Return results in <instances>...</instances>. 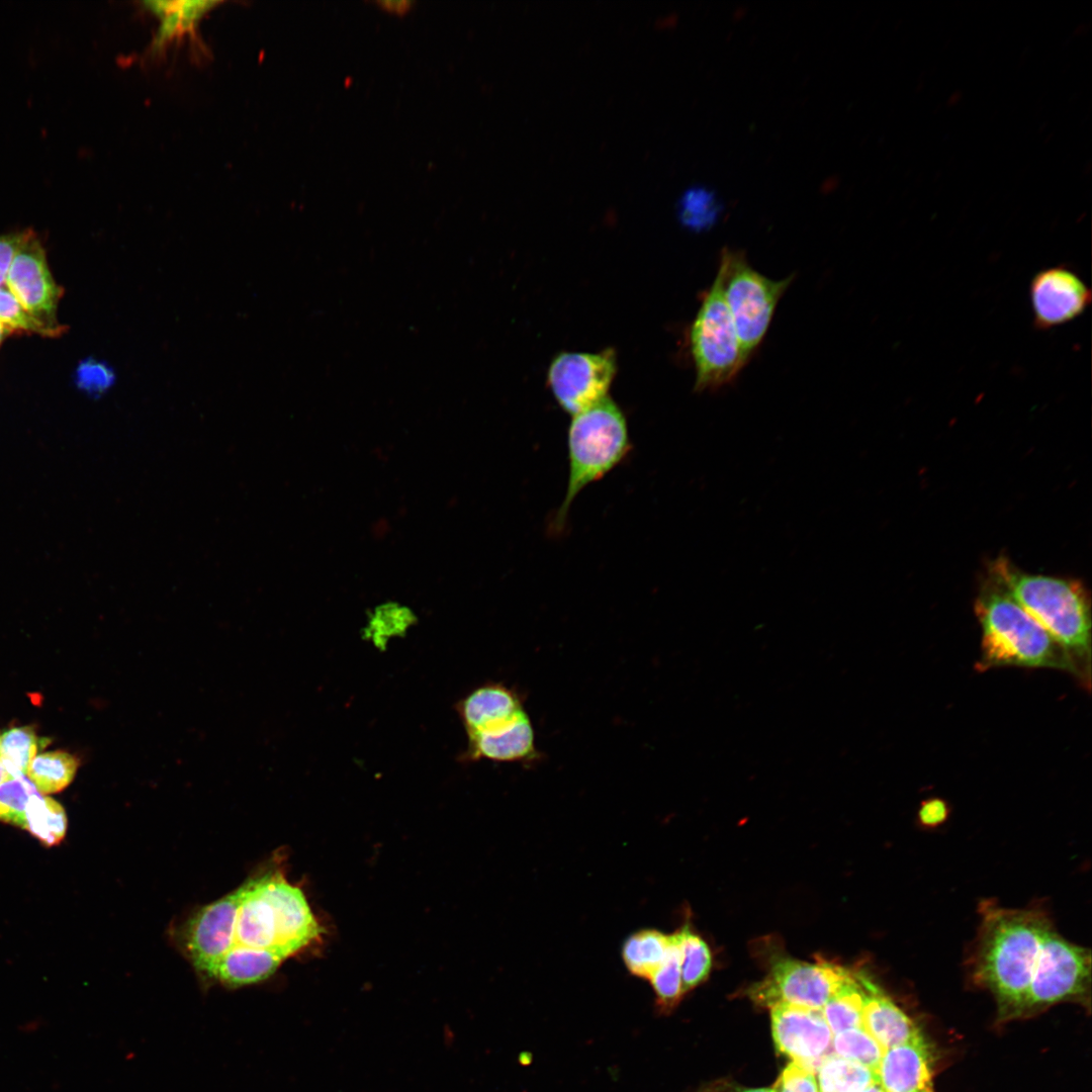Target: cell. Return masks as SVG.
<instances>
[{"label": "cell", "instance_id": "ffe728a7", "mask_svg": "<svg viewBox=\"0 0 1092 1092\" xmlns=\"http://www.w3.org/2000/svg\"><path fill=\"white\" fill-rule=\"evenodd\" d=\"M670 944L671 934L656 929L636 931L623 943V962L633 976L648 980L665 960Z\"/></svg>", "mask_w": 1092, "mask_h": 1092}, {"label": "cell", "instance_id": "44dd1931", "mask_svg": "<svg viewBox=\"0 0 1092 1092\" xmlns=\"http://www.w3.org/2000/svg\"><path fill=\"white\" fill-rule=\"evenodd\" d=\"M866 989L859 971H852L821 1009L832 1033L862 1026Z\"/></svg>", "mask_w": 1092, "mask_h": 1092}, {"label": "cell", "instance_id": "484cf974", "mask_svg": "<svg viewBox=\"0 0 1092 1092\" xmlns=\"http://www.w3.org/2000/svg\"><path fill=\"white\" fill-rule=\"evenodd\" d=\"M680 949L676 932L671 934V944L665 960L648 979L655 994L656 1007L661 1012L671 1011L685 994L681 984Z\"/></svg>", "mask_w": 1092, "mask_h": 1092}, {"label": "cell", "instance_id": "f546056e", "mask_svg": "<svg viewBox=\"0 0 1092 1092\" xmlns=\"http://www.w3.org/2000/svg\"><path fill=\"white\" fill-rule=\"evenodd\" d=\"M37 793L24 775L12 776L0 784V821L22 828L27 805Z\"/></svg>", "mask_w": 1092, "mask_h": 1092}, {"label": "cell", "instance_id": "8992f818", "mask_svg": "<svg viewBox=\"0 0 1092 1092\" xmlns=\"http://www.w3.org/2000/svg\"><path fill=\"white\" fill-rule=\"evenodd\" d=\"M718 269L722 273L725 302L749 360L762 343L793 276L772 280L756 271L743 252L730 249L722 250Z\"/></svg>", "mask_w": 1092, "mask_h": 1092}, {"label": "cell", "instance_id": "2e32d148", "mask_svg": "<svg viewBox=\"0 0 1092 1092\" xmlns=\"http://www.w3.org/2000/svg\"><path fill=\"white\" fill-rule=\"evenodd\" d=\"M467 734L503 726L526 710L522 696L502 682H488L471 691L456 705Z\"/></svg>", "mask_w": 1092, "mask_h": 1092}, {"label": "cell", "instance_id": "83f0119b", "mask_svg": "<svg viewBox=\"0 0 1092 1092\" xmlns=\"http://www.w3.org/2000/svg\"><path fill=\"white\" fill-rule=\"evenodd\" d=\"M832 1048L835 1055L858 1063L873 1071L877 1069L885 1052L862 1026L835 1033Z\"/></svg>", "mask_w": 1092, "mask_h": 1092}, {"label": "cell", "instance_id": "6da1fadb", "mask_svg": "<svg viewBox=\"0 0 1092 1092\" xmlns=\"http://www.w3.org/2000/svg\"><path fill=\"white\" fill-rule=\"evenodd\" d=\"M981 923L969 956L972 980L995 997L1002 1016L1020 1015L1046 931L1054 925L1041 906L979 907Z\"/></svg>", "mask_w": 1092, "mask_h": 1092}, {"label": "cell", "instance_id": "e575fe53", "mask_svg": "<svg viewBox=\"0 0 1092 1092\" xmlns=\"http://www.w3.org/2000/svg\"><path fill=\"white\" fill-rule=\"evenodd\" d=\"M23 236L24 231L0 235V286L6 281L7 273Z\"/></svg>", "mask_w": 1092, "mask_h": 1092}, {"label": "cell", "instance_id": "9a60e30c", "mask_svg": "<svg viewBox=\"0 0 1092 1092\" xmlns=\"http://www.w3.org/2000/svg\"><path fill=\"white\" fill-rule=\"evenodd\" d=\"M467 736L466 760L484 758L503 762H532L540 757L534 727L527 711L503 726Z\"/></svg>", "mask_w": 1092, "mask_h": 1092}, {"label": "cell", "instance_id": "8fae6325", "mask_svg": "<svg viewBox=\"0 0 1092 1092\" xmlns=\"http://www.w3.org/2000/svg\"><path fill=\"white\" fill-rule=\"evenodd\" d=\"M1029 299L1034 328L1048 331L1082 315L1091 304L1092 293L1074 269L1058 265L1033 275Z\"/></svg>", "mask_w": 1092, "mask_h": 1092}, {"label": "cell", "instance_id": "3957f363", "mask_svg": "<svg viewBox=\"0 0 1092 1092\" xmlns=\"http://www.w3.org/2000/svg\"><path fill=\"white\" fill-rule=\"evenodd\" d=\"M975 613L982 629L977 669L1019 666L1078 672L1063 647L991 573L980 587Z\"/></svg>", "mask_w": 1092, "mask_h": 1092}, {"label": "cell", "instance_id": "1f68e13d", "mask_svg": "<svg viewBox=\"0 0 1092 1092\" xmlns=\"http://www.w3.org/2000/svg\"><path fill=\"white\" fill-rule=\"evenodd\" d=\"M73 381L75 386L91 397H99L110 389L115 381V374L106 362L88 357L75 368Z\"/></svg>", "mask_w": 1092, "mask_h": 1092}, {"label": "cell", "instance_id": "d6986e66", "mask_svg": "<svg viewBox=\"0 0 1092 1092\" xmlns=\"http://www.w3.org/2000/svg\"><path fill=\"white\" fill-rule=\"evenodd\" d=\"M282 961L269 950L233 946L219 961L210 980L232 988L255 984L272 976Z\"/></svg>", "mask_w": 1092, "mask_h": 1092}, {"label": "cell", "instance_id": "f1b7e54d", "mask_svg": "<svg viewBox=\"0 0 1092 1092\" xmlns=\"http://www.w3.org/2000/svg\"><path fill=\"white\" fill-rule=\"evenodd\" d=\"M719 211L720 203L715 193L706 187H691L678 200L679 218L690 228L704 229L713 224Z\"/></svg>", "mask_w": 1092, "mask_h": 1092}, {"label": "cell", "instance_id": "30bf717a", "mask_svg": "<svg viewBox=\"0 0 1092 1092\" xmlns=\"http://www.w3.org/2000/svg\"><path fill=\"white\" fill-rule=\"evenodd\" d=\"M616 371L611 349L600 353L559 354L551 363L548 382L559 405L576 415L605 398Z\"/></svg>", "mask_w": 1092, "mask_h": 1092}, {"label": "cell", "instance_id": "4316f807", "mask_svg": "<svg viewBox=\"0 0 1092 1092\" xmlns=\"http://www.w3.org/2000/svg\"><path fill=\"white\" fill-rule=\"evenodd\" d=\"M41 746V739L31 726H17L0 733V761L12 776L26 775Z\"/></svg>", "mask_w": 1092, "mask_h": 1092}, {"label": "cell", "instance_id": "5bb4252c", "mask_svg": "<svg viewBox=\"0 0 1092 1092\" xmlns=\"http://www.w3.org/2000/svg\"><path fill=\"white\" fill-rule=\"evenodd\" d=\"M931 1052L922 1033L886 1050L875 1070L884 1092H932Z\"/></svg>", "mask_w": 1092, "mask_h": 1092}, {"label": "cell", "instance_id": "52a82bcc", "mask_svg": "<svg viewBox=\"0 0 1092 1092\" xmlns=\"http://www.w3.org/2000/svg\"><path fill=\"white\" fill-rule=\"evenodd\" d=\"M1091 983V951L1051 926L1036 959L1020 1014L1064 1001H1085Z\"/></svg>", "mask_w": 1092, "mask_h": 1092}, {"label": "cell", "instance_id": "f35d334b", "mask_svg": "<svg viewBox=\"0 0 1092 1092\" xmlns=\"http://www.w3.org/2000/svg\"><path fill=\"white\" fill-rule=\"evenodd\" d=\"M11 335H13V333L9 329H7L6 327H4L3 325L0 324V347H1L2 343L4 342V340L6 338H8L9 336H11Z\"/></svg>", "mask_w": 1092, "mask_h": 1092}, {"label": "cell", "instance_id": "e0dca14e", "mask_svg": "<svg viewBox=\"0 0 1092 1092\" xmlns=\"http://www.w3.org/2000/svg\"><path fill=\"white\" fill-rule=\"evenodd\" d=\"M219 4V1L209 0L141 2L142 8L159 20L147 53L152 58L161 57L169 44L180 41L184 36L197 43L200 20Z\"/></svg>", "mask_w": 1092, "mask_h": 1092}, {"label": "cell", "instance_id": "836d02e7", "mask_svg": "<svg viewBox=\"0 0 1092 1092\" xmlns=\"http://www.w3.org/2000/svg\"><path fill=\"white\" fill-rule=\"evenodd\" d=\"M950 814L948 803L938 797L923 800L917 811L920 826L933 829L943 824Z\"/></svg>", "mask_w": 1092, "mask_h": 1092}, {"label": "cell", "instance_id": "277c9868", "mask_svg": "<svg viewBox=\"0 0 1092 1092\" xmlns=\"http://www.w3.org/2000/svg\"><path fill=\"white\" fill-rule=\"evenodd\" d=\"M630 446L625 416L610 397L572 416L567 434V486L553 519L555 532L564 528L577 495L617 467Z\"/></svg>", "mask_w": 1092, "mask_h": 1092}, {"label": "cell", "instance_id": "d590c367", "mask_svg": "<svg viewBox=\"0 0 1092 1092\" xmlns=\"http://www.w3.org/2000/svg\"><path fill=\"white\" fill-rule=\"evenodd\" d=\"M376 2L380 6L395 12H405L415 3L412 0H377Z\"/></svg>", "mask_w": 1092, "mask_h": 1092}, {"label": "cell", "instance_id": "5b68a950", "mask_svg": "<svg viewBox=\"0 0 1092 1092\" xmlns=\"http://www.w3.org/2000/svg\"><path fill=\"white\" fill-rule=\"evenodd\" d=\"M689 341L698 391H714L729 384L748 361L724 299L719 269L704 293L690 328Z\"/></svg>", "mask_w": 1092, "mask_h": 1092}, {"label": "cell", "instance_id": "cb8c5ba5", "mask_svg": "<svg viewBox=\"0 0 1092 1092\" xmlns=\"http://www.w3.org/2000/svg\"><path fill=\"white\" fill-rule=\"evenodd\" d=\"M22 829L47 846L59 844L67 830L63 806L51 797L35 793L27 805Z\"/></svg>", "mask_w": 1092, "mask_h": 1092}, {"label": "cell", "instance_id": "4dcf8cb0", "mask_svg": "<svg viewBox=\"0 0 1092 1092\" xmlns=\"http://www.w3.org/2000/svg\"><path fill=\"white\" fill-rule=\"evenodd\" d=\"M0 324L13 334L38 335L58 338L61 334L32 316L9 291L0 286Z\"/></svg>", "mask_w": 1092, "mask_h": 1092}, {"label": "cell", "instance_id": "603a6c76", "mask_svg": "<svg viewBox=\"0 0 1092 1092\" xmlns=\"http://www.w3.org/2000/svg\"><path fill=\"white\" fill-rule=\"evenodd\" d=\"M80 759L67 751L55 750L35 755L26 776L41 795L59 793L74 780Z\"/></svg>", "mask_w": 1092, "mask_h": 1092}, {"label": "cell", "instance_id": "74e56055", "mask_svg": "<svg viewBox=\"0 0 1092 1092\" xmlns=\"http://www.w3.org/2000/svg\"><path fill=\"white\" fill-rule=\"evenodd\" d=\"M11 777H12V775L4 766V764L0 761V784L3 783L4 781L8 780Z\"/></svg>", "mask_w": 1092, "mask_h": 1092}, {"label": "cell", "instance_id": "4fadbf2b", "mask_svg": "<svg viewBox=\"0 0 1092 1092\" xmlns=\"http://www.w3.org/2000/svg\"><path fill=\"white\" fill-rule=\"evenodd\" d=\"M238 902L236 890L201 908L187 923L186 952L196 971L208 979L234 944Z\"/></svg>", "mask_w": 1092, "mask_h": 1092}, {"label": "cell", "instance_id": "8d00e7d4", "mask_svg": "<svg viewBox=\"0 0 1092 1092\" xmlns=\"http://www.w3.org/2000/svg\"><path fill=\"white\" fill-rule=\"evenodd\" d=\"M705 1092H774V1090L767 1088H743L733 1085L720 1084Z\"/></svg>", "mask_w": 1092, "mask_h": 1092}, {"label": "cell", "instance_id": "7a4b0ae2", "mask_svg": "<svg viewBox=\"0 0 1092 1092\" xmlns=\"http://www.w3.org/2000/svg\"><path fill=\"white\" fill-rule=\"evenodd\" d=\"M1013 599L1063 647L1089 688L1091 665V608L1089 596L1077 580L1028 574L1005 557L989 567Z\"/></svg>", "mask_w": 1092, "mask_h": 1092}, {"label": "cell", "instance_id": "d4e9b609", "mask_svg": "<svg viewBox=\"0 0 1092 1092\" xmlns=\"http://www.w3.org/2000/svg\"><path fill=\"white\" fill-rule=\"evenodd\" d=\"M680 949L682 991L687 993L707 979L712 967V953L706 941L689 924L676 931Z\"/></svg>", "mask_w": 1092, "mask_h": 1092}, {"label": "cell", "instance_id": "ac0fdd59", "mask_svg": "<svg viewBox=\"0 0 1092 1092\" xmlns=\"http://www.w3.org/2000/svg\"><path fill=\"white\" fill-rule=\"evenodd\" d=\"M859 975L866 989L862 1027L885 1051L921 1033L914 1021L866 972L859 971Z\"/></svg>", "mask_w": 1092, "mask_h": 1092}, {"label": "cell", "instance_id": "ab89813d", "mask_svg": "<svg viewBox=\"0 0 1092 1092\" xmlns=\"http://www.w3.org/2000/svg\"><path fill=\"white\" fill-rule=\"evenodd\" d=\"M862 1092H884V1091H883V1089L881 1088V1086L878 1083H874L870 1087L864 1089Z\"/></svg>", "mask_w": 1092, "mask_h": 1092}, {"label": "cell", "instance_id": "7c38bea8", "mask_svg": "<svg viewBox=\"0 0 1092 1092\" xmlns=\"http://www.w3.org/2000/svg\"><path fill=\"white\" fill-rule=\"evenodd\" d=\"M770 1017L779 1052L816 1072L832 1041L822 1010L779 1004L770 1007Z\"/></svg>", "mask_w": 1092, "mask_h": 1092}, {"label": "cell", "instance_id": "d6a6232c", "mask_svg": "<svg viewBox=\"0 0 1092 1092\" xmlns=\"http://www.w3.org/2000/svg\"><path fill=\"white\" fill-rule=\"evenodd\" d=\"M772 1090L774 1092H819L815 1072L794 1061L783 1070Z\"/></svg>", "mask_w": 1092, "mask_h": 1092}, {"label": "cell", "instance_id": "7402d4cb", "mask_svg": "<svg viewBox=\"0 0 1092 1092\" xmlns=\"http://www.w3.org/2000/svg\"><path fill=\"white\" fill-rule=\"evenodd\" d=\"M815 1073L819 1092H862L877 1083L875 1071L835 1054L824 1057Z\"/></svg>", "mask_w": 1092, "mask_h": 1092}, {"label": "cell", "instance_id": "ba28073f", "mask_svg": "<svg viewBox=\"0 0 1092 1092\" xmlns=\"http://www.w3.org/2000/svg\"><path fill=\"white\" fill-rule=\"evenodd\" d=\"M851 973L826 961L806 963L781 958L771 964L767 976L750 988L749 996L769 1008L789 1004L822 1009Z\"/></svg>", "mask_w": 1092, "mask_h": 1092}, {"label": "cell", "instance_id": "9c48e42d", "mask_svg": "<svg viewBox=\"0 0 1092 1092\" xmlns=\"http://www.w3.org/2000/svg\"><path fill=\"white\" fill-rule=\"evenodd\" d=\"M9 291L37 321L64 334L57 310L64 288L54 279L46 250L34 231L27 229L6 277Z\"/></svg>", "mask_w": 1092, "mask_h": 1092}]
</instances>
